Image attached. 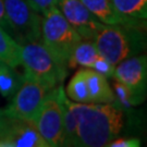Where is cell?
<instances>
[{
    "instance_id": "21",
    "label": "cell",
    "mask_w": 147,
    "mask_h": 147,
    "mask_svg": "<svg viewBox=\"0 0 147 147\" xmlns=\"http://www.w3.org/2000/svg\"><path fill=\"white\" fill-rule=\"evenodd\" d=\"M32 8L40 14H45L49 9L56 5V0H26Z\"/></svg>"
},
{
    "instance_id": "6",
    "label": "cell",
    "mask_w": 147,
    "mask_h": 147,
    "mask_svg": "<svg viewBox=\"0 0 147 147\" xmlns=\"http://www.w3.org/2000/svg\"><path fill=\"white\" fill-rule=\"evenodd\" d=\"M12 37L19 44L40 40L42 16L26 0H2Z\"/></svg>"
},
{
    "instance_id": "24",
    "label": "cell",
    "mask_w": 147,
    "mask_h": 147,
    "mask_svg": "<svg viewBox=\"0 0 147 147\" xmlns=\"http://www.w3.org/2000/svg\"><path fill=\"white\" fill-rule=\"evenodd\" d=\"M2 115V109H0V116Z\"/></svg>"
},
{
    "instance_id": "19",
    "label": "cell",
    "mask_w": 147,
    "mask_h": 147,
    "mask_svg": "<svg viewBox=\"0 0 147 147\" xmlns=\"http://www.w3.org/2000/svg\"><path fill=\"white\" fill-rule=\"evenodd\" d=\"M112 90L115 95L113 102L119 106L123 111L124 109H132L133 107L142 104V101L132 93L131 89L117 80H115L112 83Z\"/></svg>"
},
{
    "instance_id": "11",
    "label": "cell",
    "mask_w": 147,
    "mask_h": 147,
    "mask_svg": "<svg viewBox=\"0 0 147 147\" xmlns=\"http://www.w3.org/2000/svg\"><path fill=\"white\" fill-rule=\"evenodd\" d=\"M86 83L88 87L90 101L95 104H109L115 101L113 90L108 79L93 69L84 68Z\"/></svg>"
},
{
    "instance_id": "4",
    "label": "cell",
    "mask_w": 147,
    "mask_h": 147,
    "mask_svg": "<svg viewBox=\"0 0 147 147\" xmlns=\"http://www.w3.org/2000/svg\"><path fill=\"white\" fill-rule=\"evenodd\" d=\"M81 40L82 37L56 5L42 14L40 42L60 62L68 67L71 53Z\"/></svg>"
},
{
    "instance_id": "23",
    "label": "cell",
    "mask_w": 147,
    "mask_h": 147,
    "mask_svg": "<svg viewBox=\"0 0 147 147\" xmlns=\"http://www.w3.org/2000/svg\"><path fill=\"white\" fill-rule=\"evenodd\" d=\"M0 26L2 27L3 30H5L12 36V31H11V27L9 25L7 16H5V7H3V3H2V0H0Z\"/></svg>"
},
{
    "instance_id": "14",
    "label": "cell",
    "mask_w": 147,
    "mask_h": 147,
    "mask_svg": "<svg viewBox=\"0 0 147 147\" xmlns=\"http://www.w3.org/2000/svg\"><path fill=\"white\" fill-rule=\"evenodd\" d=\"M98 56L99 53L95 47L94 42L82 39L71 53V57L68 61V68L82 67L90 69Z\"/></svg>"
},
{
    "instance_id": "20",
    "label": "cell",
    "mask_w": 147,
    "mask_h": 147,
    "mask_svg": "<svg viewBox=\"0 0 147 147\" xmlns=\"http://www.w3.org/2000/svg\"><path fill=\"white\" fill-rule=\"evenodd\" d=\"M94 71L98 72V73L102 74L104 76H106L107 79H110L113 75V71H115V64H112L110 61H108L106 58L98 56V58L95 60V62L93 63L92 68Z\"/></svg>"
},
{
    "instance_id": "18",
    "label": "cell",
    "mask_w": 147,
    "mask_h": 147,
    "mask_svg": "<svg viewBox=\"0 0 147 147\" xmlns=\"http://www.w3.org/2000/svg\"><path fill=\"white\" fill-rule=\"evenodd\" d=\"M67 97L75 102L89 104L90 96L88 93V87L86 83L84 68L80 69L72 76L67 86Z\"/></svg>"
},
{
    "instance_id": "13",
    "label": "cell",
    "mask_w": 147,
    "mask_h": 147,
    "mask_svg": "<svg viewBox=\"0 0 147 147\" xmlns=\"http://www.w3.org/2000/svg\"><path fill=\"white\" fill-rule=\"evenodd\" d=\"M81 1L88 9L89 12L101 23L107 25H129L113 8L111 0H81Z\"/></svg>"
},
{
    "instance_id": "15",
    "label": "cell",
    "mask_w": 147,
    "mask_h": 147,
    "mask_svg": "<svg viewBox=\"0 0 147 147\" xmlns=\"http://www.w3.org/2000/svg\"><path fill=\"white\" fill-rule=\"evenodd\" d=\"M21 44L0 26V61L16 68L21 64Z\"/></svg>"
},
{
    "instance_id": "17",
    "label": "cell",
    "mask_w": 147,
    "mask_h": 147,
    "mask_svg": "<svg viewBox=\"0 0 147 147\" xmlns=\"http://www.w3.org/2000/svg\"><path fill=\"white\" fill-rule=\"evenodd\" d=\"M62 146H78V121L67 95L63 99Z\"/></svg>"
},
{
    "instance_id": "8",
    "label": "cell",
    "mask_w": 147,
    "mask_h": 147,
    "mask_svg": "<svg viewBox=\"0 0 147 147\" xmlns=\"http://www.w3.org/2000/svg\"><path fill=\"white\" fill-rule=\"evenodd\" d=\"M0 147H47L31 121L7 115L0 116Z\"/></svg>"
},
{
    "instance_id": "2",
    "label": "cell",
    "mask_w": 147,
    "mask_h": 147,
    "mask_svg": "<svg viewBox=\"0 0 147 147\" xmlns=\"http://www.w3.org/2000/svg\"><path fill=\"white\" fill-rule=\"evenodd\" d=\"M142 30L130 25L105 24L95 37L94 45L101 57L116 65L144 49L145 37Z\"/></svg>"
},
{
    "instance_id": "10",
    "label": "cell",
    "mask_w": 147,
    "mask_h": 147,
    "mask_svg": "<svg viewBox=\"0 0 147 147\" xmlns=\"http://www.w3.org/2000/svg\"><path fill=\"white\" fill-rule=\"evenodd\" d=\"M112 78L124 84L141 101L146 95L147 58L146 56H132L115 65Z\"/></svg>"
},
{
    "instance_id": "7",
    "label": "cell",
    "mask_w": 147,
    "mask_h": 147,
    "mask_svg": "<svg viewBox=\"0 0 147 147\" xmlns=\"http://www.w3.org/2000/svg\"><path fill=\"white\" fill-rule=\"evenodd\" d=\"M23 76L22 85L9 99L3 111L9 116L34 122L46 95L51 88L26 74H23Z\"/></svg>"
},
{
    "instance_id": "1",
    "label": "cell",
    "mask_w": 147,
    "mask_h": 147,
    "mask_svg": "<svg viewBox=\"0 0 147 147\" xmlns=\"http://www.w3.org/2000/svg\"><path fill=\"white\" fill-rule=\"evenodd\" d=\"M71 106L78 121V146H107L124 126V111L115 102L81 104L71 100Z\"/></svg>"
},
{
    "instance_id": "3",
    "label": "cell",
    "mask_w": 147,
    "mask_h": 147,
    "mask_svg": "<svg viewBox=\"0 0 147 147\" xmlns=\"http://www.w3.org/2000/svg\"><path fill=\"white\" fill-rule=\"evenodd\" d=\"M21 65L24 74L53 88L68 75V67L60 62L40 40L21 45Z\"/></svg>"
},
{
    "instance_id": "5",
    "label": "cell",
    "mask_w": 147,
    "mask_h": 147,
    "mask_svg": "<svg viewBox=\"0 0 147 147\" xmlns=\"http://www.w3.org/2000/svg\"><path fill=\"white\" fill-rule=\"evenodd\" d=\"M64 96L62 84L50 89L33 122L47 147L62 146Z\"/></svg>"
},
{
    "instance_id": "9",
    "label": "cell",
    "mask_w": 147,
    "mask_h": 147,
    "mask_svg": "<svg viewBox=\"0 0 147 147\" xmlns=\"http://www.w3.org/2000/svg\"><path fill=\"white\" fill-rule=\"evenodd\" d=\"M56 7L82 39L94 42L96 35L105 25L89 12L81 0H56Z\"/></svg>"
},
{
    "instance_id": "16",
    "label": "cell",
    "mask_w": 147,
    "mask_h": 147,
    "mask_svg": "<svg viewBox=\"0 0 147 147\" xmlns=\"http://www.w3.org/2000/svg\"><path fill=\"white\" fill-rule=\"evenodd\" d=\"M23 74H20L16 68L0 61V94L9 100L20 88L23 82Z\"/></svg>"
},
{
    "instance_id": "22",
    "label": "cell",
    "mask_w": 147,
    "mask_h": 147,
    "mask_svg": "<svg viewBox=\"0 0 147 147\" xmlns=\"http://www.w3.org/2000/svg\"><path fill=\"white\" fill-rule=\"evenodd\" d=\"M108 147H138L141 146V141L138 138H115L107 144Z\"/></svg>"
},
{
    "instance_id": "12",
    "label": "cell",
    "mask_w": 147,
    "mask_h": 147,
    "mask_svg": "<svg viewBox=\"0 0 147 147\" xmlns=\"http://www.w3.org/2000/svg\"><path fill=\"white\" fill-rule=\"evenodd\" d=\"M111 2L129 25L143 28L147 16V0H111Z\"/></svg>"
}]
</instances>
